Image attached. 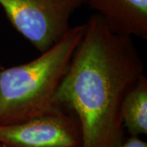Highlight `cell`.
<instances>
[{"instance_id": "obj_1", "label": "cell", "mask_w": 147, "mask_h": 147, "mask_svg": "<svg viewBox=\"0 0 147 147\" xmlns=\"http://www.w3.org/2000/svg\"><path fill=\"white\" fill-rule=\"evenodd\" d=\"M142 75L131 37L111 31L97 13L90 16L54 101L75 116L82 147H119L122 104Z\"/></svg>"}, {"instance_id": "obj_2", "label": "cell", "mask_w": 147, "mask_h": 147, "mask_svg": "<svg viewBox=\"0 0 147 147\" xmlns=\"http://www.w3.org/2000/svg\"><path fill=\"white\" fill-rule=\"evenodd\" d=\"M85 29L86 23L71 27L34 60L0 69V125L26 120L56 107L55 96Z\"/></svg>"}, {"instance_id": "obj_3", "label": "cell", "mask_w": 147, "mask_h": 147, "mask_svg": "<svg viewBox=\"0 0 147 147\" xmlns=\"http://www.w3.org/2000/svg\"><path fill=\"white\" fill-rule=\"evenodd\" d=\"M84 0H0L11 25L40 53L71 28L69 20Z\"/></svg>"}, {"instance_id": "obj_4", "label": "cell", "mask_w": 147, "mask_h": 147, "mask_svg": "<svg viewBox=\"0 0 147 147\" xmlns=\"http://www.w3.org/2000/svg\"><path fill=\"white\" fill-rule=\"evenodd\" d=\"M0 142L8 147H82L78 121L56 106L40 115L0 125Z\"/></svg>"}, {"instance_id": "obj_5", "label": "cell", "mask_w": 147, "mask_h": 147, "mask_svg": "<svg viewBox=\"0 0 147 147\" xmlns=\"http://www.w3.org/2000/svg\"><path fill=\"white\" fill-rule=\"evenodd\" d=\"M97 11L110 30L147 39V0H84Z\"/></svg>"}, {"instance_id": "obj_6", "label": "cell", "mask_w": 147, "mask_h": 147, "mask_svg": "<svg viewBox=\"0 0 147 147\" xmlns=\"http://www.w3.org/2000/svg\"><path fill=\"white\" fill-rule=\"evenodd\" d=\"M121 118L130 136L147 134V78L145 74L126 95L121 107Z\"/></svg>"}, {"instance_id": "obj_7", "label": "cell", "mask_w": 147, "mask_h": 147, "mask_svg": "<svg viewBox=\"0 0 147 147\" xmlns=\"http://www.w3.org/2000/svg\"><path fill=\"white\" fill-rule=\"evenodd\" d=\"M119 147H147V143L139 137L130 136L123 139Z\"/></svg>"}, {"instance_id": "obj_8", "label": "cell", "mask_w": 147, "mask_h": 147, "mask_svg": "<svg viewBox=\"0 0 147 147\" xmlns=\"http://www.w3.org/2000/svg\"><path fill=\"white\" fill-rule=\"evenodd\" d=\"M0 147H8V146H6V145H4L3 143L0 142Z\"/></svg>"}, {"instance_id": "obj_9", "label": "cell", "mask_w": 147, "mask_h": 147, "mask_svg": "<svg viewBox=\"0 0 147 147\" xmlns=\"http://www.w3.org/2000/svg\"><path fill=\"white\" fill-rule=\"evenodd\" d=\"M3 66L2 65V64H1V62H0V69H2V68H3Z\"/></svg>"}]
</instances>
